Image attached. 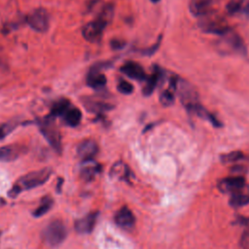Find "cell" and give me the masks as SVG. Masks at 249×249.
Returning a JSON list of instances; mask_svg holds the SVG:
<instances>
[{"mask_svg":"<svg viewBox=\"0 0 249 249\" xmlns=\"http://www.w3.org/2000/svg\"><path fill=\"white\" fill-rule=\"evenodd\" d=\"M244 5V0H230L227 4V11L230 15H233L241 11Z\"/></svg>","mask_w":249,"mask_h":249,"instance_id":"obj_24","label":"cell"},{"mask_svg":"<svg viewBox=\"0 0 249 249\" xmlns=\"http://www.w3.org/2000/svg\"><path fill=\"white\" fill-rule=\"evenodd\" d=\"M176 90L178 91L180 100L186 109L189 112H193L194 114L197 115V112H199L202 106L199 103L196 90L188 82L179 79L177 81Z\"/></svg>","mask_w":249,"mask_h":249,"instance_id":"obj_2","label":"cell"},{"mask_svg":"<svg viewBox=\"0 0 249 249\" xmlns=\"http://www.w3.org/2000/svg\"><path fill=\"white\" fill-rule=\"evenodd\" d=\"M245 180L241 176H231L224 178L218 183V189L225 194H235L245 190Z\"/></svg>","mask_w":249,"mask_h":249,"instance_id":"obj_8","label":"cell"},{"mask_svg":"<svg viewBox=\"0 0 249 249\" xmlns=\"http://www.w3.org/2000/svg\"><path fill=\"white\" fill-rule=\"evenodd\" d=\"M216 0H191L190 11L196 17H203L210 13Z\"/></svg>","mask_w":249,"mask_h":249,"instance_id":"obj_12","label":"cell"},{"mask_svg":"<svg viewBox=\"0 0 249 249\" xmlns=\"http://www.w3.org/2000/svg\"><path fill=\"white\" fill-rule=\"evenodd\" d=\"M240 245L243 249H249V227L244 231L240 238Z\"/></svg>","mask_w":249,"mask_h":249,"instance_id":"obj_29","label":"cell"},{"mask_svg":"<svg viewBox=\"0 0 249 249\" xmlns=\"http://www.w3.org/2000/svg\"><path fill=\"white\" fill-rule=\"evenodd\" d=\"M108 22L102 18H96L93 21L87 23L83 29L82 34L83 37L89 43H97L100 41L103 35V31Z\"/></svg>","mask_w":249,"mask_h":249,"instance_id":"obj_5","label":"cell"},{"mask_svg":"<svg viewBox=\"0 0 249 249\" xmlns=\"http://www.w3.org/2000/svg\"><path fill=\"white\" fill-rule=\"evenodd\" d=\"M242 157H243V154L240 151H233V152L223 155L221 157V160L223 162H226V163L233 162V161H236V160H240Z\"/></svg>","mask_w":249,"mask_h":249,"instance_id":"obj_25","label":"cell"},{"mask_svg":"<svg viewBox=\"0 0 249 249\" xmlns=\"http://www.w3.org/2000/svg\"><path fill=\"white\" fill-rule=\"evenodd\" d=\"M66 237V229L59 220L51 222L43 231L44 241L50 246H57Z\"/></svg>","mask_w":249,"mask_h":249,"instance_id":"obj_4","label":"cell"},{"mask_svg":"<svg viewBox=\"0 0 249 249\" xmlns=\"http://www.w3.org/2000/svg\"><path fill=\"white\" fill-rule=\"evenodd\" d=\"M97 171V167L93 166V165H88L86 166L83 170H82V175L84 178L89 179L91 177H93V175L96 173Z\"/></svg>","mask_w":249,"mask_h":249,"instance_id":"obj_28","label":"cell"},{"mask_svg":"<svg viewBox=\"0 0 249 249\" xmlns=\"http://www.w3.org/2000/svg\"><path fill=\"white\" fill-rule=\"evenodd\" d=\"M52 174V170L49 167L42 168L40 170L31 171L23 176H21L12 190L9 192L10 197H15L18 196L22 190H28L32 188H36L40 185H43L49 179L50 175Z\"/></svg>","mask_w":249,"mask_h":249,"instance_id":"obj_1","label":"cell"},{"mask_svg":"<svg viewBox=\"0 0 249 249\" xmlns=\"http://www.w3.org/2000/svg\"><path fill=\"white\" fill-rule=\"evenodd\" d=\"M106 77L104 74L99 72L98 68H92L87 77V83L89 87L94 89H103L106 86Z\"/></svg>","mask_w":249,"mask_h":249,"instance_id":"obj_15","label":"cell"},{"mask_svg":"<svg viewBox=\"0 0 249 249\" xmlns=\"http://www.w3.org/2000/svg\"><path fill=\"white\" fill-rule=\"evenodd\" d=\"M203 19L200 20V27L207 33H212L216 35H224L226 34L231 28L227 25V23L217 17L210 16V13L202 17Z\"/></svg>","mask_w":249,"mask_h":249,"instance_id":"obj_6","label":"cell"},{"mask_svg":"<svg viewBox=\"0 0 249 249\" xmlns=\"http://www.w3.org/2000/svg\"><path fill=\"white\" fill-rule=\"evenodd\" d=\"M53 206V198L51 196H45L40 205L35 209L34 211V216L35 217H41L43 215H45Z\"/></svg>","mask_w":249,"mask_h":249,"instance_id":"obj_22","label":"cell"},{"mask_svg":"<svg viewBox=\"0 0 249 249\" xmlns=\"http://www.w3.org/2000/svg\"><path fill=\"white\" fill-rule=\"evenodd\" d=\"M26 21L28 25L35 31L45 32L49 28V14L44 8L35 9L27 16Z\"/></svg>","mask_w":249,"mask_h":249,"instance_id":"obj_7","label":"cell"},{"mask_svg":"<svg viewBox=\"0 0 249 249\" xmlns=\"http://www.w3.org/2000/svg\"><path fill=\"white\" fill-rule=\"evenodd\" d=\"M69 107H70V102L67 99H59L53 105L51 110V117L63 116Z\"/></svg>","mask_w":249,"mask_h":249,"instance_id":"obj_21","label":"cell"},{"mask_svg":"<svg viewBox=\"0 0 249 249\" xmlns=\"http://www.w3.org/2000/svg\"><path fill=\"white\" fill-rule=\"evenodd\" d=\"M97 212H92L88 214L87 216L79 219L75 223V229L80 233H89L92 231L96 219H97Z\"/></svg>","mask_w":249,"mask_h":249,"instance_id":"obj_14","label":"cell"},{"mask_svg":"<svg viewBox=\"0 0 249 249\" xmlns=\"http://www.w3.org/2000/svg\"><path fill=\"white\" fill-rule=\"evenodd\" d=\"M39 129L49 144L57 152H61V136L53 119H45L39 122Z\"/></svg>","mask_w":249,"mask_h":249,"instance_id":"obj_3","label":"cell"},{"mask_svg":"<svg viewBox=\"0 0 249 249\" xmlns=\"http://www.w3.org/2000/svg\"><path fill=\"white\" fill-rule=\"evenodd\" d=\"M17 126V123L14 122H8L0 126V139L4 138L6 135H8L12 130L15 129Z\"/></svg>","mask_w":249,"mask_h":249,"instance_id":"obj_27","label":"cell"},{"mask_svg":"<svg viewBox=\"0 0 249 249\" xmlns=\"http://www.w3.org/2000/svg\"><path fill=\"white\" fill-rule=\"evenodd\" d=\"M153 3H158L160 0H151Z\"/></svg>","mask_w":249,"mask_h":249,"instance_id":"obj_33","label":"cell"},{"mask_svg":"<svg viewBox=\"0 0 249 249\" xmlns=\"http://www.w3.org/2000/svg\"><path fill=\"white\" fill-rule=\"evenodd\" d=\"M115 222L121 228L129 229L135 224V217L129 208L123 207L116 213Z\"/></svg>","mask_w":249,"mask_h":249,"instance_id":"obj_13","label":"cell"},{"mask_svg":"<svg viewBox=\"0 0 249 249\" xmlns=\"http://www.w3.org/2000/svg\"><path fill=\"white\" fill-rule=\"evenodd\" d=\"M174 90L171 89H167L163 90L160 95V102L163 106H170L174 102Z\"/></svg>","mask_w":249,"mask_h":249,"instance_id":"obj_23","label":"cell"},{"mask_svg":"<svg viewBox=\"0 0 249 249\" xmlns=\"http://www.w3.org/2000/svg\"><path fill=\"white\" fill-rule=\"evenodd\" d=\"M3 65H4V62H3V60H2V58L0 56V67H3Z\"/></svg>","mask_w":249,"mask_h":249,"instance_id":"obj_32","label":"cell"},{"mask_svg":"<svg viewBox=\"0 0 249 249\" xmlns=\"http://www.w3.org/2000/svg\"><path fill=\"white\" fill-rule=\"evenodd\" d=\"M241 11H242V13H243L247 18H249V0H248L246 3H244V5H243Z\"/></svg>","mask_w":249,"mask_h":249,"instance_id":"obj_31","label":"cell"},{"mask_svg":"<svg viewBox=\"0 0 249 249\" xmlns=\"http://www.w3.org/2000/svg\"><path fill=\"white\" fill-rule=\"evenodd\" d=\"M118 90L123 94H130L133 91V86L124 80H121L117 86Z\"/></svg>","mask_w":249,"mask_h":249,"instance_id":"obj_26","label":"cell"},{"mask_svg":"<svg viewBox=\"0 0 249 249\" xmlns=\"http://www.w3.org/2000/svg\"><path fill=\"white\" fill-rule=\"evenodd\" d=\"M121 71L125 74L127 77L133 79V80H137V81H144L147 79L146 73L143 69V67L135 62V61H127L125 62L122 67H121Z\"/></svg>","mask_w":249,"mask_h":249,"instance_id":"obj_11","label":"cell"},{"mask_svg":"<svg viewBox=\"0 0 249 249\" xmlns=\"http://www.w3.org/2000/svg\"><path fill=\"white\" fill-rule=\"evenodd\" d=\"M98 152V145L92 139H86L82 141L77 147V154L79 158L85 161L91 160Z\"/></svg>","mask_w":249,"mask_h":249,"instance_id":"obj_10","label":"cell"},{"mask_svg":"<svg viewBox=\"0 0 249 249\" xmlns=\"http://www.w3.org/2000/svg\"><path fill=\"white\" fill-rule=\"evenodd\" d=\"M23 148L19 145H7L0 147V160L12 161L19 157Z\"/></svg>","mask_w":249,"mask_h":249,"instance_id":"obj_16","label":"cell"},{"mask_svg":"<svg viewBox=\"0 0 249 249\" xmlns=\"http://www.w3.org/2000/svg\"><path fill=\"white\" fill-rule=\"evenodd\" d=\"M249 203V193H245L244 191L232 194L230 198V204L234 207H241Z\"/></svg>","mask_w":249,"mask_h":249,"instance_id":"obj_19","label":"cell"},{"mask_svg":"<svg viewBox=\"0 0 249 249\" xmlns=\"http://www.w3.org/2000/svg\"><path fill=\"white\" fill-rule=\"evenodd\" d=\"M159 80H160V72L159 71H155L151 76L147 77L146 83L143 87V94L146 96L152 94V92L154 91V89H156V87L158 85Z\"/></svg>","mask_w":249,"mask_h":249,"instance_id":"obj_20","label":"cell"},{"mask_svg":"<svg viewBox=\"0 0 249 249\" xmlns=\"http://www.w3.org/2000/svg\"><path fill=\"white\" fill-rule=\"evenodd\" d=\"M83 103H84V106L89 111H91V112H94V113L104 112V111L112 109V107H113L111 104H109L107 102L97 100V99H91V98L83 99Z\"/></svg>","mask_w":249,"mask_h":249,"instance_id":"obj_17","label":"cell"},{"mask_svg":"<svg viewBox=\"0 0 249 249\" xmlns=\"http://www.w3.org/2000/svg\"><path fill=\"white\" fill-rule=\"evenodd\" d=\"M124 45V41H121V40H113V41L111 42V46H112V48L115 49V50L123 48Z\"/></svg>","mask_w":249,"mask_h":249,"instance_id":"obj_30","label":"cell"},{"mask_svg":"<svg viewBox=\"0 0 249 249\" xmlns=\"http://www.w3.org/2000/svg\"><path fill=\"white\" fill-rule=\"evenodd\" d=\"M221 37L222 39L220 43L223 45V47L230 49L234 53H245V46L242 39L231 30H229L226 34L222 35Z\"/></svg>","mask_w":249,"mask_h":249,"instance_id":"obj_9","label":"cell"},{"mask_svg":"<svg viewBox=\"0 0 249 249\" xmlns=\"http://www.w3.org/2000/svg\"><path fill=\"white\" fill-rule=\"evenodd\" d=\"M64 122L70 126H77L82 120V113L77 107H69L62 116Z\"/></svg>","mask_w":249,"mask_h":249,"instance_id":"obj_18","label":"cell"}]
</instances>
